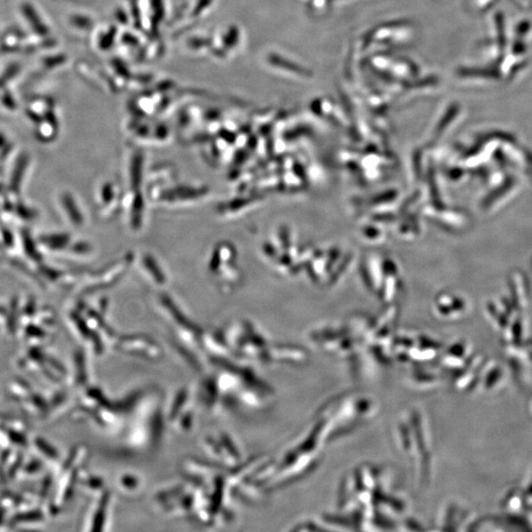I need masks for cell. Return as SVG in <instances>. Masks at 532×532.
I'll list each match as a JSON object with an SVG mask.
<instances>
[{"label": "cell", "mask_w": 532, "mask_h": 532, "mask_svg": "<svg viewBox=\"0 0 532 532\" xmlns=\"http://www.w3.org/2000/svg\"><path fill=\"white\" fill-rule=\"evenodd\" d=\"M44 520V513L40 510H31L27 511V512H22L16 513L12 519H11V524L13 526L19 524H26V522H38Z\"/></svg>", "instance_id": "6da1fadb"}, {"label": "cell", "mask_w": 532, "mask_h": 532, "mask_svg": "<svg viewBox=\"0 0 532 532\" xmlns=\"http://www.w3.org/2000/svg\"><path fill=\"white\" fill-rule=\"evenodd\" d=\"M34 443L35 446L38 448L39 452L43 453V455H45L46 457H48V459H59V453H57V448H55V446H53V445H50L47 439H43L41 437H38V438L35 439Z\"/></svg>", "instance_id": "7a4b0ae2"}, {"label": "cell", "mask_w": 532, "mask_h": 532, "mask_svg": "<svg viewBox=\"0 0 532 532\" xmlns=\"http://www.w3.org/2000/svg\"><path fill=\"white\" fill-rule=\"evenodd\" d=\"M7 437H8L9 441L14 445L19 446H26L27 438L22 432L16 431L14 429L7 430Z\"/></svg>", "instance_id": "3957f363"}, {"label": "cell", "mask_w": 532, "mask_h": 532, "mask_svg": "<svg viewBox=\"0 0 532 532\" xmlns=\"http://www.w3.org/2000/svg\"><path fill=\"white\" fill-rule=\"evenodd\" d=\"M120 486L124 489H126L127 491H131V490H135L140 487V480L131 475L124 476L120 479Z\"/></svg>", "instance_id": "277c9868"}, {"label": "cell", "mask_w": 532, "mask_h": 532, "mask_svg": "<svg viewBox=\"0 0 532 532\" xmlns=\"http://www.w3.org/2000/svg\"><path fill=\"white\" fill-rule=\"evenodd\" d=\"M41 467H43V464H41L40 460L32 459L25 466L24 471L29 474L38 473L39 471H41Z\"/></svg>", "instance_id": "5b68a950"}, {"label": "cell", "mask_w": 532, "mask_h": 532, "mask_svg": "<svg viewBox=\"0 0 532 532\" xmlns=\"http://www.w3.org/2000/svg\"><path fill=\"white\" fill-rule=\"evenodd\" d=\"M27 332L29 333L30 336L32 337L45 336V332H41V330H38V328L34 327V326H30V328L27 330Z\"/></svg>", "instance_id": "8992f818"}, {"label": "cell", "mask_w": 532, "mask_h": 532, "mask_svg": "<svg viewBox=\"0 0 532 532\" xmlns=\"http://www.w3.org/2000/svg\"><path fill=\"white\" fill-rule=\"evenodd\" d=\"M4 515H6V508L0 505V524L3 522Z\"/></svg>", "instance_id": "52a82bcc"}]
</instances>
